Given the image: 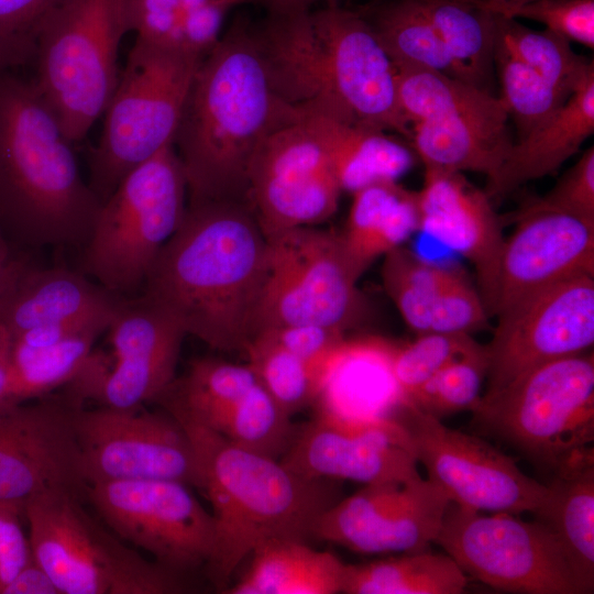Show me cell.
Listing matches in <instances>:
<instances>
[{
  "label": "cell",
  "instance_id": "1",
  "mask_svg": "<svg viewBox=\"0 0 594 594\" xmlns=\"http://www.w3.org/2000/svg\"><path fill=\"white\" fill-rule=\"evenodd\" d=\"M267 239L250 205L188 204L144 280L145 299L211 349L244 352L255 324Z\"/></svg>",
  "mask_w": 594,
  "mask_h": 594
},
{
  "label": "cell",
  "instance_id": "2",
  "mask_svg": "<svg viewBox=\"0 0 594 594\" xmlns=\"http://www.w3.org/2000/svg\"><path fill=\"white\" fill-rule=\"evenodd\" d=\"M252 33L275 95L340 119L411 139L397 97V69L355 9L324 6L266 13Z\"/></svg>",
  "mask_w": 594,
  "mask_h": 594
},
{
  "label": "cell",
  "instance_id": "3",
  "mask_svg": "<svg viewBox=\"0 0 594 594\" xmlns=\"http://www.w3.org/2000/svg\"><path fill=\"white\" fill-rule=\"evenodd\" d=\"M290 112L271 86L252 24L238 18L201 59L174 136L189 204L250 205L253 156Z\"/></svg>",
  "mask_w": 594,
  "mask_h": 594
},
{
  "label": "cell",
  "instance_id": "4",
  "mask_svg": "<svg viewBox=\"0 0 594 594\" xmlns=\"http://www.w3.org/2000/svg\"><path fill=\"white\" fill-rule=\"evenodd\" d=\"M163 408L190 439L199 490L212 507L215 543L205 571L218 590L228 587L235 569L258 544L312 538L317 519L340 499L338 481L299 475L279 460L237 447L177 407Z\"/></svg>",
  "mask_w": 594,
  "mask_h": 594
},
{
  "label": "cell",
  "instance_id": "5",
  "mask_svg": "<svg viewBox=\"0 0 594 594\" xmlns=\"http://www.w3.org/2000/svg\"><path fill=\"white\" fill-rule=\"evenodd\" d=\"M102 202L33 81L0 75V228L32 245H85Z\"/></svg>",
  "mask_w": 594,
  "mask_h": 594
},
{
  "label": "cell",
  "instance_id": "6",
  "mask_svg": "<svg viewBox=\"0 0 594 594\" xmlns=\"http://www.w3.org/2000/svg\"><path fill=\"white\" fill-rule=\"evenodd\" d=\"M130 0H63L43 23L32 80L70 143L82 140L117 88Z\"/></svg>",
  "mask_w": 594,
  "mask_h": 594
},
{
  "label": "cell",
  "instance_id": "7",
  "mask_svg": "<svg viewBox=\"0 0 594 594\" xmlns=\"http://www.w3.org/2000/svg\"><path fill=\"white\" fill-rule=\"evenodd\" d=\"M204 56L136 37L90 150L88 185L101 202L174 136Z\"/></svg>",
  "mask_w": 594,
  "mask_h": 594
},
{
  "label": "cell",
  "instance_id": "8",
  "mask_svg": "<svg viewBox=\"0 0 594 594\" xmlns=\"http://www.w3.org/2000/svg\"><path fill=\"white\" fill-rule=\"evenodd\" d=\"M70 492L28 499L23 513L33 559L61 594H173L188 590L185 576L144 559L111 534Z\"/></svg>",
  "mask_w": 594,
  "mask_h": 594
},
{
  "label": "cell",
  "instance_id": "9",
  "mask_svg": "<svg viewBox=\"0 0 594 594\" xmlns=\"http://www.w3.org/2000/svg\"><path fill=\"white\" fill-rule=\"evenodd\" d=\"M471 411L481 428L554 473L593 450V352L543 364L482 395Z\"/></svg>",
  "mask_w": 594,
  "mask_h": 594
},
{
  "label": "cell",
  "instance_id": "10",
  "mask_svg": "<svg viewBox=\"0 0 594 594\" xmlns=\"http://www.w3.org/2000/svg\"><path fill=\"white\" fill-rule=\"evenodd\" d=\"M186 193L174 145L134 168L101 205L84 245V274L118 297L143 286L184 218Z\"/></svg>",
  "mask_w": 594,
  "mask_h": 594
},
{
  "label": "cell",
  "instance_id": "11",
  "mask_svg": "<svg viewBox=\"0 0 594 594\" xmlns=\"http://www.w3.org/2000/svg\"><path fill=\"white\" fill-rule=\"evenodd\" d=\"M266 239V275L255 334L266 328L301 323L344 332L359 319L361 276L340 234L304 226Z\"/></svg>",
  "mask_w": 594,
  "mask_h": 594
},
{
  "label": "cell",
  "instance_id": "12",
  "mask_svg": "<svg viewBox=\"0 0 594 594\" xmlns=\"http://www.w3.org/2000/svg\"><path fill=\"white\" fill-rule=\"evenodd\" d=\"M433 542L465 574L499 591L583 594L566 554L541 521L477 512L450 502Z\"/></svg>",
  "mask_w": 594,
  "mask_h": 594
},
{
  "label": "cell",
  "instance_id": "13",
  "mask_svg": "<svg viewBox=\"0 0 594 594\" xmlns=\"http://www.w3.org/2000/svg\"><path fill=\"white\" fill-rule=\"evenodd\" d=\"M393 417L407 435L427 479L451 502L483 513L536 514L550 490L524 473L504 452L479 437L451 429L403 400Z\"/></svg>",
  "mask_w": 594,
  "mask_h": 594
},
{
  "label": "cell",
  "instance_id": "14",
  "mask_svg": "<svg viewBox=\"0 0 594 594\" xmlns=\"http://www.w3.org/2000/svg\"><path fill=\"white\" fill-rule=\"evenodd\" d=\"M189 487L169 480L95 482L86 499L120 539L185 576L206 566L215 543L213 517Z\"/></svg>",
  "mask_w": 594,
  "mask_h": 594
},
{
  "label": "cell",
  "instance_id": "15",
  "mask_svg": "<svg viewBox=\"0 0 594 594\" xmlns=\"http://www.w3.org/2000/svg\"><path fill=\"white\" fill-rule=\"evenodd\" d=\"M487 354L493 395L528 372L587 352L594 343V276H579L531 293L496 314Z\"/></svg>",
  "mask_w": 594,
  "mask_h": 594
},
{
  "label": "cell",
  "instance_id": "16",
  "mask_svg": "<svg viewBox=\"0 0 594 594\" xmlns=\"http://www.w3.org/2000/svg\"><path fill=\"white\" fill-rule=\"evenodd\" d=\"M341 194L326 147L292 107L262 140L249 170V202L263 233L326 221Z\"/></svg>",
  "mask_w": 594,
  "mask_h": 594
},
{
  "label": "cell",
  "instance_id": "17",
  "mask_svg": "<svg viewBox=\"0 0 594 594\" xmlns=\"http://www.w3.org/2000/svg\"><path fill=\"white\" fill-rule=\"evenodd\" d=\"M87 485L119 480H169L200 487L193 444L167 411L79 407L74 418Z\"/></svg>",
  "mask_w": 594,
  "mask_h": 594
},
{
  "label": "cell",
  "instance_id": "18",
  "mask_svg": "<svg viewBox=\"0 0 594 594\" xmlns=\"http://www.w3.org/2000/svg\"><path fill=\"white\" fill-rule=\"evenodd\" d=\"M81 404L65 393L34 403L0 402V502L70 492L86 499L87 481L74 418Z\"/></svg>",
  "mask_w": 594,
  "mask_h": 594
},
{
  "label": "cell",
  "instance_id": "19",
  "mask_svg": "<svg viewBox=\"0 0 594 594\" xmlns=\"http://www.w3.org/2000/svg\"><path fill=\"white\" fill-rule=\"evenodd\" d=\"M450 502L421 475L365 484L322 513L312 538L364 554L424 550L438 535Z\"/></svg>",
  "mask_w": 594,
  "mask_h": 594
},
{
  "label": "cell",
  "instance_id": "20",
  "mask_svg": "<svg viewBox=\"0 0 594 594\" xmlns=\"http://www.w3.org/2000/svg\"><path fill=\"white\" fill-rule=\"evenodd\" d=\"M308 479L371 484L419 476L406 432L393 417H361L322 407L299 426L279 460Z\"/></svg>",
  "mask_w": 594,
  "mask_h": 594
},
{
  "label": "cell",
  "instance_id": "21",
  "mask_svg": "<svg viewBox=\"0 0 594 594\" xmlns=\"http://www.w3.org/2000/svg\"><path fill=\"white\" fill-rule=\"evenodd\" d=\"M579 276H594V220L532 201L505 238L495 316L531 293Z\"/></svg>",
  "mask_w": 594,
  "mask_h": 594
},
{
  "label": "cell",
  "instance_id": "22",
  "mask_svg": "<svg viewBox=\"0 0 594 594\" xmlns=\"http://www.w3.org/2000/svg\"><path fill=\"white\" fill-rule=\"evenodd\" d=\"M491 200L462 173L425 170L417 191L419 230L472 264L486 311L495 316L505 237Z\"/></svg>",
  "mask_w": 594,
  "mask_h": 594
},
{
  "label": "cell",
  "instance_id": "23",
  "mask_svg": "<svg viewBox=\"0 0 594 594\" xmlns=\"http://www.w3.org/2000/svg\"><path fill=\"white\" fill-rule=\"evenodd\" d=\"M108 331L113 360L97 400L116 408L155 400L175 380L183 328L141 296L122 298Z\"/></svg>",
  "mask_w": 594,
  "mask_h": 594
},
{
  "label": "cell",
  "instance_id": "24",
  "mask_svg": "<svg viewBox=\"0 0 594 594\" xmlns=\"http://www.w3.org/2000/svg\"><path fill=\"white\" fill-rule=\"evenodd\" d=\"M508 119L499 97L493 96L479 107L411 124L410 143L425 170L476 172L488 179L514 143Z\"/></svg>",
  "mask_w": 594,
  "mask_h": 594
},
{
  "label": "cell",
  "instance_id": "25",
  "mask_svg": "<svg viewBox=\"0 0 594 594\" xmlns=\"http://www.w3.org/2000/svg\"><path fill=\"white\" fill-rule=\"evenodd\" d=\"M594 132V68L546 121L513 143L498 170L487 179L493 199L553 174Z\"/></svg>",
  "mask_w": 594,
  "mask_h": 594
},
{
  "label": "cell",
  "instance_id": "26",
  "mask_svg": "<svg viewBox=\"0 0 594 594\" xmlns=\"http://www.w3.org/2000/svg\"><path fill=\"white\" fill-rule=\"evenodd\" d=\"M293 108L326 147L342 193L354 194L375 183L397 182L415 164V152L388 132L314 107Z\"/></svg>",
  "mask_w": 594,
  "mask_h": 594
},
{
  "label": "cell",
  "instance_id": "27",
  "mask_svg": "<svg viewBox=\"0 0 594 594\" xmlns=\"http://www.w3.org/2000/svg\"><path fill=\"white\" fill-rule=\"evenodd\" d=\"M123 297L84 274L65 268H36L26 261L0 300V323L12 337L76 316L116 309Z\"/></svg>",
  "mask_w": 594,
  "mask_h": 594
},
{
  "label": "cell",
  "instance_id": "28",
  "mask_svg": "<svg viewBox=\"0 0 594 594\" xmlns=\"http://www.w3.org/2000/svg\"><path fill=\"white\" fill-rule=\"evenodd\" d=\"M550 493L534 514L562 546L583 594L594 590L593 450L554 472Z\"/></svg>",
  "mask_w": 594,
  "mask_h": 594
},
{
  "label": "cell",
  "instance_id": "29",
  "mask_svg": "<svg viewBox=\"0 0 594 594\" xmlns=\"http://www.w3.org/2000/svg\"><path fill=\"white\" fill-rule=\"evenodd\" d=\"M344 231L346 254L360 274L419 230L417 191L380 182L354 194Z\"/></svg>",
  "mask_w": 594,
  "mask_h": 594
},
{
  "label": "cell",
  "instance_id": "30",
  "mask_svg": "<svg viewBox=\"0 0 594 594\" xmlns=\"http://www.w3.org/2000/svg\"><path fill=\"white\" fill-rule=\"evenodd\" d=\"M251 563L229 594H336L342 592L345 563L307 541L272 539L250 554Z\"/></svg>",
  "mask_w": 594,
  "mask_h": 594
},
{
  "label": "cell",
  "instance_id": "31",
  "mask_svg": "<svg viewBox=\"0 0 594 594\" xmlns=\"http://www.w3.org/2000/svg\"><path fill=\"white\" fill-rule=\"evenodd\" d=\"M356 10L396 69L427 68L473 84L414 0H375Z\"/></svg>",
  "mask_w": 594,
  "mask_h": 594
},
{
  "label": "cell",
  "instance_id": "32",
  "mask_svg": "<svg viewBox=\"0 0 594 594\" xmlns=\"http://www.w3.org/2000/svg\"><path fill=\"white\" fill-rule=\"evenodd\" d=\"M466 574L449 556L424 550L359 564H345L346 594H461Z\"/></svg>",
  "mask_w": 594,
  "mask_h": 594
},
{
  "label": "cell",
  "instance_id": "33",
  "mask_svg": "<svg viewBox=\"0 0 594 594\" xmlns=\"http://www.w3.org/2000/svg\"><path fill=\"white\" fill-rule=\"evenodd\" d=\"M414 1L471 82L488 90L497 14L481 0Z\"/></svg>",
  "mask_w": 594,
  "mask_h": 594
},
{
  "label": "cell",
  "instance_id": "34",
  "mask_svg": "<svg viewBox=\"0 0 594 594\" xmlns=\"http://www.w3.org/2000/svg\"><path fill=\"white\" fill-rule=\"evenodd\" d=\"M256 383L248 363L204 358L193 361L154 402L177 407L213 428Z\"/></svg>",
  "mask_w": 594,
  "mask_h": 594
},
{
  "label": "cell",
  "instance_id": "35",
  "mask_svg": "<svg viewBox=\"0 0 594 594\" xmlns=\"http://www.w3.org/2000/svg\"><path fill=\"white\" fill-rule=\"evenodd\" d=\"M383 257L381 276L386 294L406 324L417 334L426 333L433 311L463 276L425 261L403 245Z\"/></svg>",
  "mask_w": 594,
  "mask_h": 594
},
{
  "label": "cell",
  "instance_id": "36",
  "mask_svg": "<svg viewBox=\"0 0 594 594\" xmlns=\"http://www.w3.org/2000/svg\"><path fill=\"white\" fill-rule=\"evenodd\" d=\"M496 14L495 43L532 68L563 98L568 99L594 68L593 61L576 54L569 41L548 30L538 32L516 19Z\"/></svg>",
  "mask_w": 594,
  "mask_h": 594
},
{
  "label": "cell",
  "instance_id": "37",
  "mask_svg": "<svg viewBox=\"0 0 594 594\" xmlns=\"http://www.w3.org/2000/svg\"><path fill=\"white\" fill-rule=\"evenodd\" d=\"M244 353L258 383L292 417L319 398L332 362L326 366L309 363L261 332Z\"/></svg>",
  "mask_w": 594,
  "mask_h": 594
},
{
  "label": "cell",
  "instance_id": "38",
  "mask_svg": "<svg viewBox=\"0 0 594 594\" xmlns=\"http://www.w3.org/2000/svg\"><path fill=\"white\" fill-rule=\"evenodd\" d=\"M246 451L280 460L299 426L257 383L211 428Z\"/></svg>",
  "mask_w": 594,
  "mask_h": 594
},
{
  "label": "cell",
  "instance_id": "39",
  "mask_svg": "<svg viewBox=\"0 0 594 594\" xmlns=\"http://www.w3.org/2000/svg\"><path fill=\"white\" fill-rule=\"evenodd\" d=\"M493 96L488 90L432 69H397L398 102L410 125L479 107Z\"/></svg>",
  "mask_w": 594,
  "mask_h": 594
},
{
  "label": "cell",
  "instance_id": "40",
  "mask_svg": "<svg viewBox=\"0 0 594 594\" xmlns=\"http://www.w3.org/2000/svg\"><path fill=\"white\" fill-rule=\"evenodd\" d=\"M98 337L74 338L22 361L11 362L2 402H29L68 384L88 361Z\"/></svg>",
  "mask_w": 594,
  "mask_h": 594
},
{
  "label": "cell",
  "instance_id": "41",
  "mask_svg": "<svg viewBox=\"0 0 594 594\" xmlns=\"http://www.w3.org/2000/svg\"><path fill=\"white\" fill-rule=\"evenodd\" d=\"M494 64L501 85L499 99L516 124L518 140L565 102L539 74L496 43Z\"/></svg>",
  "mask_w": 594,
  "mask_h": 594
},
{
  "label": "cell",
  "instance_id": "42",
  "mask_svg": "<svg viewBox=\"0 0 594 594\" xmlns=\"http://www.w3.org/2000/svg\"><path fill=\"white\" fill-rule=\"evenodd\" d=\"M482 348L471 334L438 332L419 333L411 342L394 344L391 367L403 400H410L443 366Z\"/></svg>",
  "mask_w": 594,
  "mask_h": 594
},
{
  "label": "cell",
  "instance_id": "43",
  "mask_svg": "<svg viewBox=\"0 0 594 594\" xmlns=\"http://www.w3.org/2000/svg\"><path fill=\"white\" fill-rule=\"evenodd\" d=\"M486 373L487 354L484 345L443 366L408 402L438 419L472 410L482 397Z\"/></svg>",
  "mask_w": 594,
  "mask_h": 594
},
{
  "label": "cell",
  "instance_id": "44",
  "mask_svg": "<svg viewBox=\"0 0 594 594\" xmlns=\"http://www.w3.org/2000/svg\"><path fill=\"white\" fill-rule=\"evenodd\" d=\"M63 0H0V75L34 63L44 21Z\"/></svg>",
  "mask_w": 594,
  "mask_h": 594
},
{
  "label": "cell",
  "instance_id": "45",
  "mask_svg": "<svg viewBox=\"0 0 594 594\" xmlns=\"http://www.w3.org/2000/svg\"><path fill=\"white\" fill-rule=\"evenodd\" d=\"M486 7L516 20L537 21L570 43L575 42L591 50L594 47V0H531Z\"/></svg>",
  "mask_w": 594,
  "mask_h": 594
},
{
  "label": "cell",
  "instance_id": "46",
  "mask_svg": "<svg viewBox=\"0 0 594 594\" xmlns=\"http://www.w3.org/2000/svg\"><path fill=\"white\" fill-rule=\"evenodd\" d=\"M538 205L594 220V147L586 148Z\"/></svg>",
  "mask_w": 594,
  "mask_h": 594
},
{
  "label": "cell",
  "instance_id": "47",
  "mask_svg": "<svg viewBox=\"0 0 594 594\" xmlns=\"http://www.w3.org/2000/svg\"><path fill=\"white\" fill-rule=\"evenodd\" d=\"M258 332L302 360L321 366L331 362L345 339L340 330L311 323L273 327Z\"/></svg>",
  "mask_w": 594,
  "mask_h": 594
},
{
  "label": "cell",
  "instance_id": "48",
  "mask_svg": "<svg viewBox=\"0 0 594 594\" xmlns=\"http://www.w3.org/2000/svg\"><path fill=\"white\" fill-rule=\"evenodd\" d=\"M252 3L251 0H209L199 8L182 15L183 48L207 55L220 38L227 13L233 8Z\"/></svg>",
  "mask_w": 594,
  "mask_h": 594
},
{
  "label": "cell",
  "instance_id": "49",
  "mask_svg": "<svg viewBox=\"0 0 594 594\" xmlns=\"http://www.w3.org/2000/svg\"><path fill=\"white\" fill-rule=\"evenodd\" d=\"M23 505L0 502V594L31 560L29 538L22 525Z\"/></svg>",
  "mask_w": 594,
  "mask_h": 594
},
{
  "label": "cell",
  "instance_id": "50",
  "mask_svg": "<svg viewBox=\"0 0 594 594\" xmlns=\"http://www.w3.org/2000/svg\"><path fill=\"white\" fill-rule=\"evenodd\" d=\"M2 594H61L45 570L33 559L7 585Z\"/></svg>",
  "mask_w": 594,
  "mask_h": 594
},
{
  "label": "cell",
  "instance_id": "51",
  "mask_svg": "<svg viewBox=\"0 0 594 594\" xmlns=\"http://www.w3.org/2000/svg\"><path fill=\"white\" fill-rule=\"evenodd\" d=\"M341 0H258L266 13L284 14L311 10L316 4L339 6Z\"/></svg>",
  "mask_w": 594,
  "mask_h": 594
},
{
  "label": "cell",
  "instance_id": "52",
  "mask_svg": "<svg viewBox=\"0 0 594 594\" xmlns=\"http://www.w3.org/2000/svg\"><path fill=\"white\" fill-rule=\"evenodd\" d=\"M11 352H12V336L9 330L0 323V402L3 400L10 367H11Z\"/></svg>",
  "mask_w": 594,
  "mask_h": 594
},
{
  "label": "cell",
  "instance_id": "53",
  "mask_svg": "<svg viewBox=\"0 0 594 594\" xmlns=\"http://www.w3.org/2000/svg\"><path fill=\"white\" fill-rule=\"evenodd\" d=\"M14 256L4 237V232L0 228V278H2L12 267L15 262Z\"/></svg>",
  "mask_w": 594,
  "mask_h": 594
},
{
  "label": "cell",
  "instance_id": "54",
  "mask_svg": "<svg viewBox=\"0 0 594 594\" xmlns=\"http://www.w3.org/2000/svg\"><path fill=\"white\" fill-rule=\"evenodd\" d=\"M24 262L25 260L21 257H16L10 271L2 278H0V300L2 296L6 294V292L9 289V287L11 286V284L13 283L15 276L18 275Z\"/></svg>",
  "mask_w": 594,
  "mask_h": 594
},
{
  "label": "cell",
  "instance_id": "55",
  "mask_svg": "<svg viewBox=\"0 0 594 594\" xmlns=\"http://www.w3.org/2000/svg\"><path fill=\"white\" fill-rule=\"evenodd\" d=\"M487 6L519 4L531 0H481Z\"/></svg>",
  "mask_w": 594,
  "mask_h": 594
},
{
  "label": "cell",
  "instance_id": "56",
  "mask_svg": "<svg viewBox=\"0 0 594 594\" xmlns=\"http://www.w3.org/2000/svg\"><path fill=\"white\" fill-rule=\"evenodd\" d=\"M258 0H251V2H257Z\"/></svg>",
  "mask_w": 594,
  "mask_h": 594
}]
</instances>
